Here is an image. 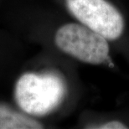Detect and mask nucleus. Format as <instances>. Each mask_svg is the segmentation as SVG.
Returning <instances> with one entry per match:
<instances>
[{
	"label": "nucleus",
	"mask_w": 129,
	"mask_h": 129,
	"mask_svg": "<svg viewBox=\"0 0 129 129\" xmlns=\"http://www.w3.org/2000/svg\"><path fill=\"white\" fill-rule=\"evenodd\" d=\"M66 91L63 80L57 75L26 73L18 80L14 97L24 112L45 116L60 106Z\"/></svg>",
	"instance_id": "1"
},
{
	"label": "nucleus",
	"mask_w": 129,
	"mask_h": 129,
	"mask_svg": "<svg viewBox=\"0 0 129 129\" xmlns=\"http://www.w3.org/2000/svg\"><path fill=\"white\" fill-rule=\"evenodd\" d=\"M55 42L63 52L85 63L102 64L109 53L107 39L88 27L76 24L60 27L55 34Z\"/></svg>",
	"instance_id": "2"
},
{
	"label": "nucleus",
	"mask_w": 129,
	"mask_h": 129,
	"mask_svg": "<svg viewBox=\"0 0 129 129\" xmlns=\"http://www.w3.org/2000/svg\"><path fill=\"white\" fill-rule=\"evenodd\" d=\"M70 12L85 26L107 40L122 35L124 21L120 12L106 0H66Z\"/></svg>",
	"instance_id": "3"
},
{
	"label": "nucleus",
	"mask_w": 129,
	"mask_h": 129,
	"mask_svg": "<svg viewBox=\"0 0 129 129\" xmlns=\"http://www.w3.org/2000/svg\"><path fill=\"white\" fill-rule=\"evenodd\" d=\"M43 126L38 121L0 104V129H38Z\"/></svg>",
	"instance_id": "4"
},
{
	"label": "nucleus",
	"mask_w": 129,
	"mask_h": 129,
	"mask_svg": "<svg viewBox=\"0 0 129 129\" xmlns=\"http://www.w3.org/2000/svg\"><path fill=\"white\" fill-rule=\"evenodd\" d=\"M96 128L101 129H126L127 127L122 122H118V121H112V122H106L104 124H102L100 127Z\"/></svg>",
	"instance_id": "5"
}]
</instances>
